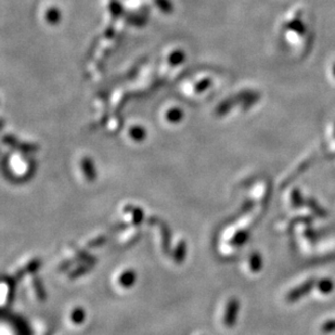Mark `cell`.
<instances>
[{
    "mask_svg": "<svg viewBox=\"0 0 335 335\" xmlns=\"http://www.w3.org/2000/svg\"><path fill=\"white\" fill-rule=\"evenodd\" d=\"M312 286H314V281H307L306 283H304V285H302L301 287H298L296 289H294L293 291H291V292L289 293L288 295V301L289 302H293V301H296L298 300V298H301L303 295L305 294H307L310 289L312 288Z\"/></svg>",
    "mask_w": 335,
    "mask_h": 335,
    "instance_id": "cell-1",
    "label": "cell"
},
{
    "mask_svg": "<svg viewBox=\"0 0 335 335\" xmlns=\"http://www.w3.org/2000/svg\"><path fill=\"white\" fill-rule=\"evenodd\" d=\"M318 287H319V290L321 291L322 293L327 294V293H330L331 291L333 290V288H334V283H333L332 280L325 279V280H322L321 282H320Z\"/></svg>",
    "mask_w": 335,
    "mask_h": 335,
    "instance_id": "cell-2",
    "label": "cell"
},
{
    "mask_svg": "<svg viewBox=\"0 0 335 335\" xmlns=\"http://www.w3.org/2000/svg\"><path fill=\"white\" fill-rule=\"evenodd\" d=\"M252 260H253V263L251 264V266H252V267H255V268H256V270H258V269H259L260 266H261V259L259 258L258 255H255V256H253Z\"/></svg>",
    "mask_w": 335,
    "mask_h": 335,
    "instance_id": "cell-3",
    "label": "cell"
},
{
    "mask_svg": "<svg viewBox=\"0 0 335 335\" xmlns=\"http://www.w3.org/2000/svg\"><path fill=\"white\" fill-rule=\"evenodd\" d=\"M324 332H333L335 330V321H329L323 326Z\"/></svg>",
    "mask_w": 335,
    "mask_h": 335,
    "instance_id": "cell-4",
    "label": "cell"
}]
</instances>
